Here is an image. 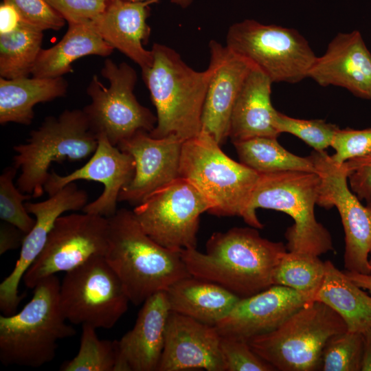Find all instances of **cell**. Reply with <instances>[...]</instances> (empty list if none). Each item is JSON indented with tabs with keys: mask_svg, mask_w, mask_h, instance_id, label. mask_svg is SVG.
I'll return each instance as SVG.
<instances>
[{
	"mask_svg": "<svg viewBox=\"0 0 371 371\" xmlns=\"http://www.w3.org/2000/svg\"><path fill=\"white\" fill-rule=\"evenodd\" d=\"M286 251L282 243L261 237L256 229L234 227L214 233L205 252L192 249L180 253L191 276L245 298L273 285L274 270Z\"/></svg>",
	"mask_w": 371,
	"mask_h": 371,
	"instance_id": "6da1fadb",
	"label": "cell"
},
{
	"mask_svg": "<svg viewBox=\"0 0 371 371\" xmlns=\"http://www.w3.org/2000/svg\"><path fill=\"white\" fill-rule=\"evenodd\" d=\"M108 221L105 258L120 278L130 302L142 304L155 293L191 276L180 251L165 248L153 240L133 211L117 210Z\"/></svg>",
	"mask_w": 371,
	"mask_h": 371,
	"instance_id": "7a4b0ae2",
	"label": "cell"
},
{
	"mask_svg": "<svg viewBox=\"0 0 371 371\" xmlns=\"http://www.w3.org/2000/svg\"><path fill=\"white\" fill-rule=\"evenodd\" d=\"M153 61L142 73L157 111V124L149 133L155 138L176 135L183 141L198 135L214 66L198 71L189 67L172 48L152 47Z\"/></svg>",
	"mask_w": 371,
	"mask_h": 371,
	"instance_id": "3957f363",
	"label": "cell"
},
{
	"mask_svg": "<svg viewBox=\"0 0 371 371\" xmlns=\"http://www.w3.org/2000/svg\"><path fill=\"white\" fill-rule=\"evenodd\" d=\"M56 275L39 281L20 312L0 316V361L5 366L38 368L52 361L57 341L75 336L60 305Z\"/></svg>",
	"mask_w": 371,
	"mask_h": 371,
	"instance_id": "277c9868",
	"label": "cell"
},
{
	"mask_svg": "<svg viewBox=\"0 0 371 371\" xmlns=\"http://www.w3.org/2000/svg\"><path fill=\"white\" fill-rule=\"evenodd\" d=\"M319 181L315 172L259 173L243 220L254 228H262L257 209L284 212L294 221L285 232L287 251L320 256L333 250L330 232L315 216Z\"/></svg>",
	"mask_w": 371,
	"mask_h": 371,
	"instance_id": "5b68a950",
	"label": "cell"
},
{
	"mask_svg": "<svg viewBox=\"0 0 371 371\" xmlns=\"http://www.w3.org/2000/svg\"><path fill=\"white\" fill-rule=\"evenodd\" d=\"M98 144L82 110L66 109L58 116L45 117L25 144L13 146V166L21 170L16 186L33 198L43 196L53 162L83 160L94 153Z\"/></svg>",
	"mask_w": 371,
	"mask_h": 371,
	"instance_id": "8992f818",
	"label": "cell"
},
{
	"mask_svg": "<svg viewBox=\"0 0 371 371\" xmlns=\"http://www.w3.org/2000/svg\"><path fill=\"white\" fill-rule=\"evenodd\" d=\"M179 177L191 182L208 199L212 205L210 214L243 218L259 173L232 159L209 133L201 130L183 143Z\"/></svg>",
	"mask_w": 371,
	"mask_h": 371,
	"instance_id": "52a82bcc",
	"label": "cell"
},
{
	"mask_svg": "<svg viewBox=\"0 0 371 371\" xmlns=\"http://www.w3.org/2000/svg\"><path fill=\"white\" fill-rule=\"evenodd\" d=\"M346 330V324L334 310L321 301L312 300L274 330L247 341L275 370L315 371L320 370L328 340Z\"/></svg>",
	"mask_w": 371,
	"mask_h": 371,
	"instance_id": "ba28073f",
	"label": "cell"
},
{
	"mask_svg": "<svg viewBox=\"0 0 371 371\" xmlns=\"http://www.w3.org/2000/svg\"><path fill=\"white\" fill-rule=\"evenodd\" d=\"M226 46L273 82L295 83L308 77L317 56L296 30L245 19L228 29Z\"/></svg>",
	"mask_w": 371,
	"mask_h": 371,
	"instance_id": "9c48e42d",
	"label": "cell"
},
{
	"mask_svg": "<svg viewBox=\"0 0 371 371\" xmlns=\"http://www.w3.org/2000/svg\"><path fill=\"white\" fill-rule=\"evenodd\" d=\"M100 73L109 86L105 87L94 75L87 88L91 103L82 109L91 131L98 137L104 135L115 146L139 131H152L157 116L133 93L137 80L135 70L126 63L117 65L106 58Z\"/></svg>",
	"mask_w": 371,
	"mask_h": 371,
	"instance_id": "30bf717a",
	"label": "cell"
},
{
	"mask_svg": "<svg viewBox=\"0 0 371 371\" xmlns=\"http://www.w3.org/2000/svg\"><path fill=\"white\" fill-rule=\"evenodd\" d=\"M59 300L67 321L95 328H111L128 309L130 300L105 256H95L66 272Z\"/></svg>",
	"mask_w": 371,
	"mask_h": 371,
	"instance_id": "8fae6325",
	"label": "cell"
},
{
	"mask_svg": "<svg viewBox=\"0 0 371 371\" xmlns=\"http://www.w3.org/2000/svg\"><path fill=\"white\" fill-rule=\"evenodd\" d=\"M212 208L197 188L179 177L149 194L133 212L153 240L181 251L196 249L200 216Z\"/></svg>",
	"mask_w": 371,
	"mask_h": 371,
	"instance_id": "7c38bea8",
	"label": "cell"
},
{
	"mask_svg": "<svg viewBox=\"0 0 371 371\" xmlns=\"http://www.w3.org/2000/svg\"><path fill=\"white\" fill-rule=\"evenodd\" d=\"M108 240L106 217L85 212L59 216L42 251L25 273V285L34 289L45 278L69 271L95 256H105Z\"/></svg>",
	"mask_w": 371,
	"mask_h": 371,
	"instance_id": "4fadbf2b",
	"label": "cell"
},
{
	"mask_svg": "<svg viewBox=\"0 0 371 371\" xmlns=\"http://www.w3.org/2000/svg\"><path fill=\"white\" fill-rule=\"evenodd\" d=\"M309 157L319 176L317 205L335 207L345 233L344 268L370 274L371 267V202L363 205L348 185L344 164H335L325 151L313 152Z\"/></svg>",
	"mask_w": 371,
	"mask_h": 371,
	"instance_id": "5bb4252c",
	"label": "cell"
},
{
	"mask_svg": "<svg viewBox=\"0 0 371 371\" xmlns=\"http://www.w3.org/2000/svg\"><path fill=\"white\" fill-rule=\"evenodd\" d=\"M88 203L87 192L71 182L45 201L25 202L30 214L35 216V224L25 237L20 256L10 275L0 284V309L4 315H12L24 295L19 294L23 277L42 251L48 235L57 218L67 211L82 210Z\"/></svg>",
	"mask_w": 371,
	"mask_h": 371,
	"instance_id": "9a60e30c",
	"label": "cell"
},
{
	"mask_svg": "<svg viewBox=\"0 0 371 371\" xmlns=\"http://www.w3.org/2000/svg\"><path fill=\"white\" fill-rule=\"evenodd\" d=\"M183 142L174 135L155 138L148 132L139 131L120 142L117 147L133 157L135 170L132 180L120 191L118 201L136 206L179 178Z\"/></svg>",
	"mask_w": 371,
	"mask_h": 371,
	"instance_id": "2e32d148",
	"label": "cell"
},
{
	"mask_svg": "<svg viewBox=\"0 0 371 371\" xmlns=\"http://www.w3.org/2000/svg\"><path fill=\"white\" fill-rule=\"evenodd\" d=\"M135 170L133 157L111 144L104 135H100L95 151L82 167L65 176L58 175L54 170L50 171L44 190L52 196L77 180L100 182L104 187V191L82 210L109 218L116 213L120 192L132 180Z\"/></svg>",
	"mask_w": 371,
	"mask_h": 371,
	"instance_id": "e0dca14e",
	"label": "cell"
},
{
	"mask_svg": "<svg viewBox=\"0 0 371 371\" xmlns=\"http://www.w3.org/2000/svg\"><path fill=\"white\" fill-rule=\"evenodd\" d=\"M313 295L272 285L251 296L240 298L216 326L221 336L248 341L270 333L309 302Z\"/></svg>",
	"mask_w": 371,
	"mask_h": 371,
	"instance_id": "ac0fdd59",
	"label": "cell"
},
{
	"mask_svg": "<svg viewBox=\"0 0 371 371\" xmlns=\"http://www.w3.org/2000/svg\"><path fill=\"white\" fill-rule=\"evenodd\" d=\"M216 327L170 311L157 371H225Z\"/></svg>",
	"mask_w": 371,
	"mask_h": 371,
	"instance_id": "d6986e66",
	"label": "cell"
},
{
	"mask_svg": "<svg viewBox=\"0 0 371 371\" xmlns=\"http://www.w3.org/2000/svg\"><path fill=\"white\" fill-rule=\"evenodd\" d=\"M209 48L214 71L203 105L201 130L221 145L229 137L235 102L254 65L214 40L210 41Z\"/></svg>",
	"mask_w": 371,
	"mask_h": 371,
	"instance_id": "ffe728a7",
	"label": "cell"
},
{
	"mask_svg": "<svg viewBox=\"0 0 371 371\" xmlns=\"http://www.w3.org/2000/svg\"><path fill=\"white\" fill-rule=\"evenodd\" d=\"M308 77L320 86L341 87L357 97L371 99V53L361 33L338 34L316 58Z\"/></svg>",
	"mask_w": 371,
	"mask_h": 371,
	"instance_id": "44dd1931",
	"label": "cell"
},
{
	"mask_svg": "<svg viewBox=\"0 0 371 371\" xmlns=\"http://www.w3.org/2000/svg\"><path fill=\"white\" fill-rule=\"evenodd\" d=\"M134 326L117 340L114 371H157L170 312L166 291H159L143 304Z\"/></svg>",
	"mask_w": 371,
	"mask_h": 371,
	"instance_id": "7402d4cb",
	"label": "cell"
},
{
	"mask_svg": "<svg viewBox=\"0 0 371 371\" xmlns=\"http://www.w3.org/2000/svg\"><path fill=\"white\" fill-rule=\"evenodd\" d=\"M159 0H109L104 10L89 21L93 29L113 49L137 64L142 74L151 67L152 50L144 48L150 28L146 21L150 5Z\"/></svg>",
	"mask_w": 371,
	"mask_h": 371,
	"instance_id": "603a6c76",
	"label": "cell"
},
{
	"mask_svg": "<svg viewBox=\"0 0 371 371\" xmlns=\"http://www.w3.org/2000/svg\"><path fill=\"white\" fill-rule=\"evenodd\" d=\"M273 82L263 72L252 67L235 102L229 123L232 142L256 137H278L271 102Z\"/></svg>",
	"mask_w": 371,
	"mask_h": 371,
	"instance_id": "cb8c5ba5",
	"label": "cell"
},
{
	"mask_svg": "<svg viewBox=\"0 0 371 371\" xmlns=\"http://www.w3.org/2000/svg\"><path fill=\"white\" fill-rule=\"evenodd\" d=\"M166 291L170 311L215 326L240 299L222 286L192 276Z\"/></svg>",
	"mask_w": 371,
	"mask_h": 371,
	"instance_id": "d4e9b609",
	"label": "cell"
},
{
	"mask_svg": "<svg viewBox=\"0 0 371 371\" xmlns=\"http://www.w3.org/2000/svg\"><path fill=\"white\" fill-rule=\"evenodd\" d=\"M62 39L53 47L41 49L31 74L38 78H58L72 71L71 63L83 56H109L113 48L87 22H69Z\"/></svg>",
	"mask_w": 371,
	"mask_h": 371,
	"instance_id": "484cf974",
	"label": "cell"
},
{
	"mask_svg": "<svg viewBox=\"0 0 371 371\" xmlns=\"http://www.w3.org/2000/svg\"><path fill=\"white\" fill-rule=\"evenodd\" d=\"M68 84L63 77L0 78V124L30 125L33 108L65 95Z\"/></svg>",
	"mask_w": 371,
	"mask_h": 371,
	"instance_id": "4316f807",
	"label": "cell"
},
{
	"mask_svg": "<svg viewBox=\"0 0 371 371\" xmlns=\"http://www.w3.org/2000/svg\"><path fill=\"white\" fill-rule=\"evenodd\" d=\"M324 262V282L314 300L321 301L334 310L344 320L347 330L363 333L371 328V296L331 261Z\"/></svg>",
	"mask_w": 371,
	"mask_h": 371,
	"instance_id": "83f0119b",
	"label": "cell"
},
{
	"mask_svg": "<svg viewBox=\"0 0 371 371\" xmlns=\"http://www.w3.org/2000/svg\"><path fill=\"white\" fill-rule=\"evenodd\" d=\"M233 144L240 162L258 173L316 172L309 157H302L291 153L278 143L277 137H256Z\"/></svg>",
	"mask_w": 371,
	"mask_h": 371,
	"instance_id": "f1b7e54d",
	"label": "cell"
},
{
	"mask_svg": "<svg viewBox=\"0 0 371 371\" xmlns=\"http://www.w3.org/2000/svg\"><path fill=\"white\" fill-rule=\"evenodd\" d=\"M43 30L21 20L13 30L0 34V76L27 77L41 50Z\"/></svg>",
	"mask_w": 371,
	"mask_h": 371,
	"instance_id": "f546056e",
	"label": "cell"
},
{
	"mask_svg": "<svg viewBox=\"0 0 371 371\" xmlns=\"http://www.w3.org/2000/svg\"><path fill=\"white\" fill-rule=\"evenodd\" d=\"M325 276V262L319 256L287 251L273 275V285H280L315 297Z\"/></svg>",
	"mask_w": 371,
	"mask_h": 371,
	"instance_id": "4dcf8cb0",
	"label": "cell"
},
{
	"mask_svg": "<svg viewBox=\"0 0 371 371\" xmlns=\"http://www.w3.org/2000/svg\"><path fill=\"white\" fill-rule=\"evenodd\" d=\"M96 329L82 326L77 355L60 366L62 371H114L117 362V340L100 339Z\"/></svg>",
	"mask_w": 371,
	"mask_h": 371,
	"instance_id": "1f68e13d",
	"label": "cell"
},
{
	"mask_svg": "<svg viewBox=\"0 0 371 371\" xmlns=\"http://www.w3.org/2000/svg\"><path fill=\"white\" fill-rule=\"evenodd\" d=\"M363 355V334L346 330L331 337L321 357L324 371H360Z\"/></svg>",
	"mask_w": 371,
	"mask_h": 371,
	"instance_id": "d6a6232c",
	"label": "cell"
},
{
	"mask_svg": "<svg viewBox=\"0 0 371 371\" xmlns=\"http://www.w3.org/2000/svg\"><path fill=\"white\" fill-rule=\"evenodd\" d=\"M17 169L13 166L5 168L0 176V218L27 234L35 224V218L30 216L23 201L32 197L22 192L14 184Z\"/></svg>",
	"mask_w": 371,
	"mask_h": 371,
	"instance_id": "836d02e7",
	"label": "cell"
},
{
	"mask_svg": "<svg viewBox=\"0 0 371 371\" xmlns=\"http://www.w3.org/2000/svg\"><path fill=\"white\" fill-rule=\"evenodd\" d=\"M274 124L280 133H291L301 139L315 151H325L330 146L335 132L336 125L323 120H303L287 116L276 111Z\"/></svg>",
	"mask_w": 371,
	"mask_h": 371,
	"instance_id": "e575fe53",
	"label": "cell"
},
{
	"mask_svg": "<svg viewBox=\"0 0 371 371\" xmlns=\"http://www.w3.org/2000/svg\"><path fill=\"white\" fill-rule=\"evenodd\" d=\"M221 350L225 371L275 370L252 350L246 340L221 336Z\"/></svg>",
	"mask_w": 371,
	"mask_h": 371,
	"instance_id": "d590c367",
	"label": "cell"
},
{
	"mask_svg": "<svg viewBox=\"0 0 371 371\" xmlns=\"http://www.w3.org/2000/svg\"><path fill=\"white\" fill-rule=\"evenodd\" d=\"M330 146L335 151L330 158L338 166L351 159L367 155L371 153V128H338Z\"/></svg>",
	"mask_w": 371,
	"mask_h": 371,
	"instance_id": "8d00e7d4",
	"label": "cell"
},
{
	"mask_svg": "<svg viewBox=\"0 0 371 371\" xmlns=\"http://www.w3.org/2000/svg\"><path fill=\"white\" fill-rule=\"evenodd\" d=\"M12 5L19 14L21 20L43 31L59 30L66 20L45 0H3Z\"/></svg>",
	"mask_w": 371,
	"mask_h": 371,
	"instance_id": "74e56055",
	"label": "cell"
},
{
	"mask_svg": "<svg viewBox=\"0 0 371 371\" xmlns=\"http://www.w3.org/2000/svg\"><path fill=\"white\" fill-rule=\"evenodd\" d=\"M67 23L87 22L102 12L109 0H45Z\"/></svg>",
	"mask_w": 371,
	"mask_h": 371,
	"instance_id": "f35d334b",
	"label": "cell"
},
{
	"mask_svg": "<svg viewBox=\"0 0 371 371\" xmlns=\"http://www.w3.org/2000/svg\"><path fill=\"white\" fill-rule=\"evenodd\" d=\"M344 166L352 192L371 202V153L348 160Z\"/></svg>",
	"mask_w": 371,
	"mask_h": 371,
	"instance_id": "ab89813d",
	"label": "cell"
},
{
	"mask_svg": "<svg viewBox=\"0 0 371 371\" xmlns=\"http://www.w3.org/2000/svg\"><path fill=\"white\" fill-rule=\"evenodd\" d=\"M26 234L14 225L3 221L0 226V255L21 247Z\"/></svg>",
	"mask_w": 371,
	"mask_h": 371,
	"instance_id": "60d3db41",
	"label": "cell"
},
{
	"mask_svg": "<svg viewBox=\"0 0 371 371\" xmlns=\"http://www.w3.org/2000/svg\"><path fill=\"white\" fill-rule=\"evenodd\" d=\"M21 18L10 4L2 2L0 5V34L9 32L16 28Z\"/></svg>",
	"mask_w": 371,
	"mask_h": 371,
	"instance_id": "b9f144b4",
	"label": "cell"
},
{
	"mask_svg": "<svg viewBox=\"0 0 371 371\" xmlns=\"http://www.w3.org/2000/svg\"><path fill=\"white\" fill-rule=\"evenodd\" d=\"M363 355L361 370L371 371V328L362 333Z\"/></svg>",
	"mask_w": 371,
	"mask_h": 371,
	"instance_id": "7bdbcfd3",
	"label": "cell"
},
{
	"mask_svg": "<svg viewBox=\"0 0 371 371\" xmlns=\"http://www.w3.org/2000/svg\"><path fill=\"white\" fill-rule=\"evenodd\" d=\"M344 273L358 286L368 291L371 294V274H362L346 270Z\"/></svg>",
	"mask_w": 371,
	"mask_h": 371,
	"instance_id": "ee69618b",
	"label": "cell"
},
{
	"mask_svg": "<svg viewBox=\"0 0 371 371\" xmlns=\"http://www.w3.org/2000/svg\"><path fill=\"white\" fill-rule=\"evenodd\" d=\"M129 1H148V0H129ZM170 1L177 5L178 6H180L181 8H187L189 7L193 2V0H170Z\"/></svg>",
	"mask_w": 371,
	"mask_h": 371,
	"instance_id": "f6af8a7d",
	"label": "cell"
},
{
	"mask_svg": "<svg viewBox=\"0 0 371 371\" xmlns=\"http://www.w3.org/2000/svg\"><path fill=\"white\" fill-rule=\"evenodd\" d=\"M369 262H370V267H371V257H370V258L369 259ZM370 274H371V271H370Z\"/></svg>",
	"mask_w": 371,
	"mask_h": 371,
	"instance_id": "bcb514c9",
	"label": "cell"
}]
</instances>
